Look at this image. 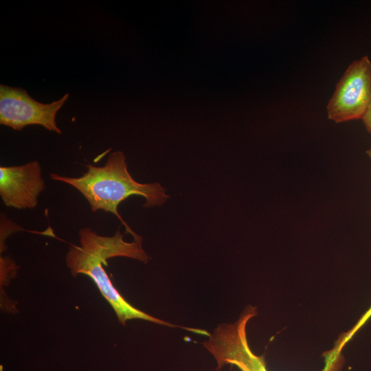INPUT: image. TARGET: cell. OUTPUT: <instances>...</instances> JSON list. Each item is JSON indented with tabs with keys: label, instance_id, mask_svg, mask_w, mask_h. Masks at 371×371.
Wrapping results in <instances>:
<instances>
[{
	"label": "cell",
	"instance_id": "4",
	"mask_svg": "<svg viewBox=\"0 0 371 371\" xmlns=\"http://www.w3.org/2000/svg\"><path fill=\"white\" fill-rule=\"evenodd\" d=\"M66 263L73 276L85 274L95 284L102 295L114 310L120 324L125 325L126 321L139 319L170 327L181 326L174 325L151 316L132 306L114 286L103 265L108 263L103 259L84 251L80 245H71L66 256ZM191 331L192 328L181 327Z\"/></svg>",
	"mask_w": 371,
	"mask_h": 371
},
{
	"label": "cell",
	"instance_id": "3",
	"mask_svg": "<svg viewBox=\"0 0 371 371\" xmlns=\"http://www.w3.org/2000/svg\"><path fill=\"white\" fill-rule=\"evenodd\" d=\"M371 103V61L364 56L351 63L337 82L326 106L336 123L361 119Z\"/></svg>",
	"mask_w": 371,
	"mask_h": 371
},
{
	"label": "cell",
	"instance_id": "2",
	"mask_svg": "<svg viewBox=\"0 0 371 371\" xmlns=\"http://www.w3.org/2000/svg\"><path fill=\"white\" fill-rule=\"evenodd\" d=\"M256 315L255 307L247 308L234 323L219 324L202 343L216 359L217 370L229 364L240 371H268L264 357L252 352L247 339V324Z\"/></svg>",
	"mask_w": 371,
	"mask_h": 371
},
{
	"label": "cell",
	"instance_id": "1",
	"mask_svg": "<svg viewBox=\"0 0 371 371\" xmlns=\"http://www.w3.org/2000/svg\"><path fill=\"white\" fill-rule=\"evenodd\" d=\"M87 170L80 177H69L56 173L49 175L54 181L67 183L78 190L88 201L93 212L104 210L115 215L135 240H142L133 232L120 215L117 207L128 197L144 198L146 207L164 204L169 198L158 183H140L128 172L126 157L121 151L111 153L103 166L86 165Z\"/></svg>",
	"mask_w": 371,
	"mask_h": 371
},
{
	"label": "cell",
	"instance_id": "7",
	"mask_svg": "<svg viewBox=\"0 0 371 371\" xmlns=\"http://www.w3.org/2000/svg\"><path fill=\"white\" fill-rule=\"evenodd\" d=\"M123 236L120 229L113 236H103L89 227H83L79 231L80 247L105 261L122 256L147 263L149 258L142 248V240L128 243L124 240Z\"/></svg>",
	"mask_w": 371,
	"mask_h": 371
},
{
	"label": "cell",
	"instance_id": "8",
	"mask_svg": "<svg viewBox=\"0 0 371 371\" xmlns=\"http://www.w3.org/2000/svg\"><path fill=\"white\" fill-rule=\"evenodd\" d=\"M0 231H1V252L4 249L5 240L12 233L19 231H23L24 229L17 223L12 221L6 216L1 213L0 217Z\"/></svg>",
	"mask_w": 371,
	"mask_h": 371
},
{
	"label": "cell",
	"instance_id": "10",
	"mask_svg": "<svg viewBox=\"0 0 371 371\" xmlns=\"http://www.w3.org/2000/svg\"><path fill=\"white\" fill-rule=\"evenodd\" d=\"M366 153L371 159V146L369 148L368 150H367Z\"/></svg>",
	"mask_w": 371,
	"mask_h": 371
},
{
	"label": "cell",
	"instance_id": "9",
	"mask_svg": "<svg viewBox=\"0 0 371 371\" xmlns=\"http://www.w3.org/2000/svg\"><path fill=\"white\" fill-rule=\"evenodd\" d=\"M367 131L371 133V103L361 118Z\"/></svg>",
	"mask_w": 371,
	"mask_h": 371
},
{
	"label": "cell",
	"instance_id": "5",
	"mask_svg": "<svg viewBox=\"0 0 371 371\" xmlns=\"http://www.w3.org/2000/svg\"><path fill=\"white\" fill-rule=\"evenodd\" d=\"M66 93L59 100L43 104L34 100L21 88L0 85V124L21 131L28 125H41L50 131L61 134L56 115L69 99Z\"/></svg>",
	"mask_w": 371,
	"mask_h": 371
},
{
	"label": "cell",
	"instance_id": "6",
	"mask_svg": "<svg viewBox=\"0 0 371 371\" xmlns=\"http://www.w3.org/2000/svg\"><path fill=\"white\" fill-rule=\"evenodd\" d=\"M45 184L40 163L0 167V196L3 204L16 209H33Z\"/></svg>",
	"mask_w": 371,
	"mask_h": 371
}]
</instances>
